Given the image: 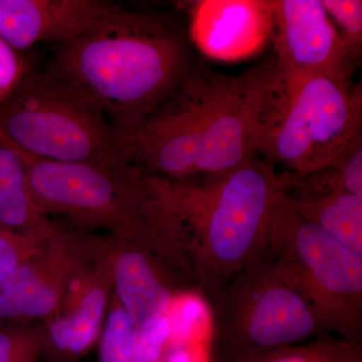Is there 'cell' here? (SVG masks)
Wrapping results in <instances>:
<instances>
[{"label":"cell","mask_w":362,"mask_h":362,"mask_svg":"<svg viewBox=\"0 0 362 362\" xmlns=\"http://www.w3.org/2000/svg\"><path fill=\"white\" fill-rule=\"evenodd\" d=\"M286 188L284 173L257 156L214 175L173 180L146 173L140 233L211 305L240 272L261 258Z\"/></svg>","instance_id":"obj_1"},{"label":"cell","mask_w":362,"mask_h":362,"mask_svg":"<svg viewBox=\"0 0 362 362\" xmlns=\"http://www.w3.org/2000/svg\"><path fill=\"white\" fill-rule=\"evenodd\" d=\"M197 64L175 16L114 4L90 30L59 45L45 71L106 117L126 153L140 124Z\"/></svg>","instance_id":"obj_2"},{"label":"cell","mask_w":362,"mask_h":362,"mask_svg":"<svg viewBox=\"0 0 362 362\" xmlns=\"http://www.w3.org/2000/svg\"><path fill=\"white\" fill-rule=\"evenodd\" d=\"M271 66L230 76L197 64L136 129L128 158L150 175L181 180L232 170L257 156L255 123Z\"/></svg>","instance_id":"obj_3"},{"label":"cell","mask_w":362,"mask_h":362,"mask_svg":"<svg viewBox=\"0 0 362 362\" xmlns=\"http://www.w3.org/2000/svg\"><path fill=\"white\" fill-rule=\"evenodd\" d=\"M362 128L361 85L291 75L272 59L257 110V156L292 175L327 165Z\"/></svg>","instance_id":"obj_4"},{"label":"cell","mask_w":362,"mask_h":362,"mask_svg":"<svg viewBox=\"0 0 362 362\" xmlns=\"http://www.w3.org/2000/svg\"><path fill=\"white\" fill-rule=\"evenodd\" d=\"M263 255L302 297L319 327L361 343L362 258L304 218L286 190Z\"/></svg>","instance_id":"obj_5"},{"label":"cell","mask_w":362,"mask_h":362,"mask_svg":"<svg viewBox=\"0 0 362 362\" xmlns=\"http://www.w3.org/2000/svg\"><path fill=\"white\" fill-rule=\"evenodd\" d=\"M0 126L25 156L132 163L106 117L47 71L28 70L13 96L0 105Z\"/></svg>","instance_id":"obj_6"},{"label":"cell","mask_w":362,"mask_h":362,"mask_svg":"<svg viewBox=\"0 0 362 362\" xmlns=\"http://www.w3.org/2000/svg\"><path fill=\"white\" fill-rule=\"evenodd\" d=\"M211 308L214 362L251 361L320 329L265 255L240 272Z\"/></svg>","instance_id":"obj_7"},{"label":"cell","mask_w":362,"mask_h":362,"mask_svg":"<svg viewBox=\"0 0 362 362\" xmlns=\"http://www.w3.org/2000/svg\"><path fill=\"white\" fill-rule=\"evenodd\" d=\"M28 187L45 218L59 216L80 232L105 230L132 239L140 230V202L146 175L133 163L56 162L28 156Z\"/></svg>","instance_id":"obj_8"},{"label":"cell","mask_w":362,"mask_h":362,"mask_svg":"<svg viewBox=\"0 0 362 362\" xmlns=\"http://www.w3.org/2000/svg\"><path fill=\"white\" fill-rule=\"evenodd\" d=\"M106 237L59 226L0 286V323L42 321L103 250Z\"/></svg>","instance_id":"obj_9"},{"label":"cell","mask_w":362,"mask_h":362,"mask_svg":"<svg viewBox=\"0 0 362 362\" xmlns=\"http://www.w3.org/2000/svg\"><path fill=\"white\" fill-rule=\"evenodd\" d=\"M276 65L291 75L352 82L357 63L320 0H270Z\"/></svg>","instance_id":"obj_10"},{"label":"cell","mask_w":362,"mask_h":362,"mask_svg":"<svg viewBox=\"0 0 362 362\" xmlns=\"http://www.w3.org/2000/svg\"><path fill=\"white\" fill-rule=\"evenodd\" d=\"M114 294L109 237L103 250L73 281L61 303L42 321L44 362H78L99 343Z\"/></svg>","instance_id":"obj_11"},{"label":"cell","mask_w":362,"mask_h":362,"mask_svg":"<svg viewBox=\"0 0 362 362\" xmlns=\"http://www.w3.org/2000/svg\"><path fill=\"white\" fill-rule=\"evenodd\" d=\"M108 237L114 295L137 329L166 315L178 293L192 290L168 255L141 233Z\"/></svg>","instance_id":"obj_12"},{"label":"cell","mask_w":362,"mask_h":362,"mask_svg":"<svg viewBox=\"0 0 362 362\" xmlns=\"http://www.w3.org/2000/svg\"><path fill=\"white\" fill-rule=\"evenodd\" d=\"M190 7L188 37L209 58L239 61L271 37L269 0H206Z\"/></svg>","instance_id":"obj_13"},{"label":"cell","mask_w":362,"mask_h":362,"mask_svg":"<svg viewBox=\"0 0 362 362\" xmlns=\"http://www.w3.org/2000/svg\"><path fill=\"white\" fill-rule=\"evenodd\" d=\"M114 4L101 0H0V35L21 52L61 45L96 25Z\"/></svg>","instance_id":"obj_14"},{"label":"cell","mask_w":362,"mask_h":362,"mask_svg":"<svg viewBox=\"0 0 362 362\" xmlns=\"http://www.w3.org/2000/svg\"><path fill=\"white\" fill-rule=\"evenodd\" d=\"M28 157L0 140V223L18 232L45 230L54 225L33 204Z\"/></svg>","instance_id":"obj_15"},{"label":"cell","mask_w":362,"mask_h":362,"mask_svg":"<svg viewBox=\"0 0 362 362\" xmlns=\"http://www.w3.org/2000/svg\"><path fill=\"white\" fill-rule=\"evenodd\" d=\"M291 199L304 218L362 258V197L331 192Z\"/></svg>","instance_id":"obj_16"},{"label":"cell","mask_w":362,"mask_h":362,"mask_svg":"<svg viewBox=\"0 0 362 362\" xmlns=\"http://www.w3.org/2000/svg\"><path fill=\"white\" fill-rule=\"evenodd\" d=\"M287 188H298L299 197L347 192L362 197V131L327 165L306 173H284Z\"/></svg>","instance_id":"obj_17"},{"label":"cell","mask_w":362,"mask_h":362,"mask_svg":"<svg viewBox=\"0 0 362 362\" xmlns=\"http://www.w3.org/2000/svg\"><path fill=\"white\" fill-rule=\"evenodd\" d=\"M247 362H362V344L340 338L297 343Z\"/></svg>","instance_id":"obj_18"},{"label":"cell","mask_w":362,"mask_h":362,"mask_svg":"<svg viewBox=\"0 0 362 362\" xmlns=\"http://www.w3.org/2000/svg\"><path fill=\"white\" fill-rule=\"evenodd\" d=\"M137 328L113 294L99 343V362H137Z\"/></svg>","instance_id":"obj_19"},{"label":"cell","mask_w":362,"mask_h":362,"mask_svg":"<svg viewBox=\"0 0 362 362\" xmlns=\"http://www.w3.org/2000/svg\"><path fill=\"white\" fill-rule=\"evenodd\" d=\"M42 346V321L0 324V362H40Z\"/></svg>","instance_id":"obj_20"},{"label":"cell","mask_w":362,"mask_h":362,"mask_svg":"<svg viewBox=\"0 0 362 362\" xmlns=\"http://www.w3.org/2000/svg\"><path fill=\"white\" fill-rule=\"evenodd\" d=\"M59 225L45 230L18 232L0 223V286L49 240Z\"/></svg>","instance_id":"obj_21"},{"label":"cell","mask_w":362,"mask_h":362,"mask_svg":"<svg viewBox=\"0 0 362 362\" xmlns=\"http://www.w3.org/2000/svg\"><path fill=\"white\" fill-rule=\"evenodd\" d=\"M330 20L340 28L345 47L358 64L362 52V1L361 0H320Z\"/></svg>","instance_id":"obj_22"},{"label":"cell","mask_w":362,"mask_h":362,"mask_svg":"<svg viewBox=\"0 0 362 362\" xmlns=\"http://www.w3.org/2000/svg\"><path fill=\"white\" fill-rule=\"evenodd\" d=\"M170 333L168 317L166 315L137 329V362H165L166 344Z\"/></svg>","instance_id":"obj_23"},{"label":"cell","mask_w":362,"mask_h":362,"mask_svg":"<svg viewBox=\"0 0 362 362\" xmlns=\"http://www.w3.org/2000/svg\"><path fill=\"white\" fill-rule=\"evenodd\" d=\"M28 70L23 52L0 35V105L13 96Z\"/></svg>","instance_id":"obj_24"},{"label":"cell","mask_w":362,"mask_h":362,"mask_svg":"<svg viewBox=\"0 0 362 362\" xmlns=\"http://www.w3.org/2000/svg\"><path fill=\"white\" fill-rule=\"evenodd\" d=\"M0 140H1V141H4V143H6V144H8L9 146L13 147V148L18 150L16 148V146H14L13 143L9 141L8 138L6 137V135L4 134V130H2L1 126H0ZM18 152H20V151H18ZM20 153H21V152H20ZM21 154H23V153H21ZM25 157H28V156H25Z\"/></svg>","instance_id":"obj_25"},{"label":"cell","mask_w":362,"mask_h":362,"mask_svg":"<svg viewBox=\"0 0 362 362\" xmlns=\"http://www.w3.org/2000/svg\"><path fill=\"white\" fill-rule=\"evenodd\" d=\"M0 324H1V323H0Z\"/></svg>","instance_id":"obj_26"}]
</instances>
